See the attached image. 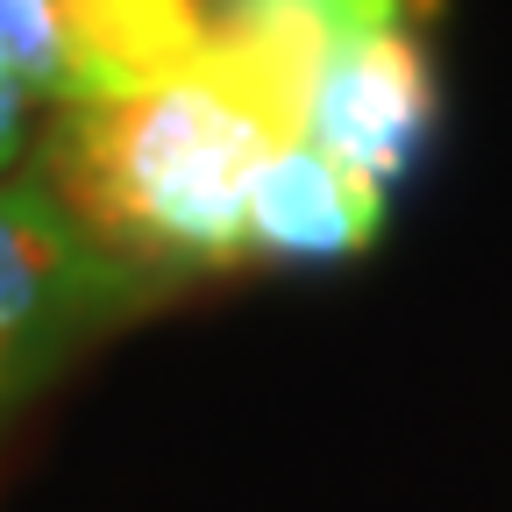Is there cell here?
I'll use <instances>...</instances> for the list:
<instances>
[{
	"mask_svg": "<svg viewBox=\"0 0 512 512\" xmlns=\"http://www.w3.org/2000/svg\"><path fill=\"white\" fill-rule=\"evenodd\" d=\"M292 136V64L214 29L150 86L50 107L29 171L107 264L164 292L249 256V192Z\"/></svg>",
	"mask_w": 512,
	"mask_h": 512,
	"instance_id": "cell-1",
	"label": "cell"
},
{
	"mask_svg": "<svg viewBox=\"0 0 512 512\" xmlns=\"http://www.w3.org/2000/svg\"><path fill=\"white\" fill-rule=\"evenodd\" d=\"M136 299L143 285L79 235L29 164L0 178V413L57 377L79 342Z\"/></svg>",
	"mask_w": 512,
	"mask_h": 512,
	"instance_id": "cell-2",
	"label": "cell"
},
{
	"mask_svg": "<svg viewBox=\"0 0 512 512\" xmlns=\"http://www.w3.org/2000/svg\"><path fill=\"white\" fill-rule=\"evenodd\" d=\"M214 36L200 0H0V72L43 107L150 86Z\"/></svg>",
	"mask_w": 512,
	"mask_h": 512,
	"instance_id": "cell-3",
	"label": "cell"
},
{
	"mask_svg": "<svg viewBox=\"0 0 512 512\" xmlns=\"http://www.w3.org/2000/svg\"><path fill=\"white\" fill-rule=\"evenodd\" d=\"M434 114H441V79L420 15L328 50L299 86V136L363 171L370 185H392L399 171H413V157L434 136Z\"/></svg>",
	"mask_w": 512,
	"mask_h": 512,
	"instance_id": "cell-4",
	"label": "cell"
},
{
	"mask_svg": "<svg viewBox=\"0 0 512 512\" xmlns=\"http://www.w3.org/2000/svg\"><path fill=\"white\" fill-rule=\"evenodd\" d=\"M377 228H384V185H370L306 136H292L249 192V256L335 264V256L370 249Z\"/></svg>",
	"mask_w": 512,
	"mask_h": 512,
	"instance_id": "cell-5",
	"label": "cell"
},
{
	"mask_svg": "<svg viewBox=\"0 0 512 512\" xmlns=\"http://www.w3.org/2000/svg\"><path fill=\"white\" fill-rule=\"evenodd\" d=\"M406 15H420V0H214L207 8L214 29L285 57L299 86L328 50H342L384 22H406Z\"/></svg>",
	"mask_w": 512,
	"mask_h": 512,
	"instance_id": "cell-6",
	"label": "cell"
},
{
	"mask_svg": "<svg viewBox=\"0 0 512 512\" xmlns=\"http://www.w3.org/2000/svg\"><path fill=\"white\" fill-rule=\"evenodd\" d=\"M36 128H43V100L0 72V178H8L15 164H29V143H36Z\"/></svg>",
	"mask_w": 512,
	"mask_h": 512,
	"instance_id": "cell-7",
	"label": "cell"
}]
</instances>
